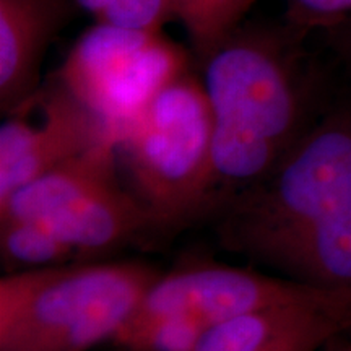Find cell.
Returning <instances> with one entry per match:
<instances>
[{
    "label": "cell",
    "mask_w": 351,
    "mask_h": 351,
    "mask_svg": "<svg viewBox=\"0 0 351 351\" xmlns=\"http://www.w3.org/2000/svg\"><path fill=\"white\" fill-rule=\"evenodd\" d=\"M341 293L287 276L221 263H187L161 274L132 315H187L207 327L267 307L322 301Z\"/></svg>",
    "instance_id": "7"
},
{
    "label": "cell",
    "mask_w": 351,
    "mask_h": 351,
    "mask_svg": "<svg viewBox=\"0 0 351 351\" xmlns=\"http://www.w3.org/2000/svg\"><path fill=\"white\" fill-rule=\"evenodd\" d=\"M293 2L311 21L339 19L351 12V0H293Z\"/></svg>",
    "instance_id": "16"
},
{
    "label": "cell",
    "mask_w": 351,
    "mask_h": 351,
    "mask_svg": "<svg viewBox=\"0 0 351 351\" xmlns=\"http://www.w3.org/2000/svg\"><path fill=\"white\" fill-rule=\"evenodd\" d=\"M207 328L187 315H130L111 341L125 351H195Z\"/></svg>",
    "instance_id": "13"
},
{
    "label": "cell",
    "mask_w": 351,
    "mask_h": 351,
    "mask_svg": "<svg viewBox=\"0 0 351 351\" xmlns=\"http://www.w3.org/2000/svg\"><path fill=\"white\" fill-rule=\"evenodd\" d=\"M346 345V351H351V343L348 345V343H345Z\"/></svg>",
    "instance_id": "18"
},
{
    "label": "cell",
    "mask_w": 351,
    "mask_h": 351,
    "mask_svg": "<svg viewBox=\"0 0 351 351\" xmlns=\"http://www.w3.org/2000/svg\"><path fill=\"white\" fill-rule=\"evenodd\" d=\"M77 8L95 19V23L119 28L163 32L176 20L174 0H73Z\"/></svg>",
    "instance_id": "14"
},
{
    "label": "cell",
    "mask_w": 351,
    "mask_h": 351,
    "mask_svg": "<svg viewBox=\"0 0 351 351\" xmlns=\"http://www.w3.org/2000/svg\"><path fill=\"white\" fill-rule=\"evenodd\" d=\"M106 138H117L51 77L0 125V202Z\"/></svg>",
    "instance_id": "8"
},
{
    "label": "cell",
    "mask_w": 351,
    "mask_h": 351,
    "mask_svg": "<svg viewBox=\"0 0 351 351\" xmlns=\"http://www.w3.org/2000/svg\"><path fill=\"white\" fill-rule=\"evenodd\" d=\"M117 160L158 234L208 215L213 112L200 75L191 69L148 103L117 140Z\"/></svg>",
    "instance_id": "4"
},
{
    "label": "cell",
    "mask_w": 351,
    "mask_h": 351,
    "mask_svg": "<svg viewBox=\"0 0 351 351\" xmlns=\"http://www.w3.org/2000/svg\"><path fill=\"white\" fill-rule=\"evenodd\" d=\"M213 217L228 251L296 282L351 291V91Z\"/></svg>",
    "instance_id": "1"
},
{
    "label": "cell",
    "mask_w": 351,
    "mask_h": 351,
    "mask_svg": "<svg viewBox=\"0 0 351 351\" xmlns=\"http://www.w3.org/2000/svg\"><path fill=\"white\" fill-rule=\"evenodd\" d=\"M322 51L328 52L340 69H343L351 91V15L339 19L314 21Z\"/></svg>",
    "instance_id": "15"
},
{
    "label": "cell",
    "mask_w": 351,
    "mask_h": 351,
    "mask_svg": "<svg viewBox=\"0 0 351 351\" xmlns=\"http://www.w3.org/2000/svg\"><path fill=\"white\" fill-rule=\"evenodd\" d=\"M83 257L67 241L26 218H0V258L7 274L78 262Z\"/></svg>",
    "instance_id": "11"
},
{
    "label": "cell",
    "mask_w": 351,
    "mask_h": 351,
    "mask_svg": "<svg viewBox=\"0 0 351 351\" xmlns=\"http://www.w3.org/2000/svg\"><path fill=\"white\" fill-rule=\"evenodd\" d=\"M26 218L72 244L83 257L155 234L142 202L127 187L117 138H106L0 202V218Z\"/></svg>",
    "instance_id": "5"
},
{
    "label": "cell",
    "mask_w": 351,
    "mask_h": 351,
    "mask_svg": "<svg viewBox=\"0 0 351 351\" xmlns=\"http://www.w3.org/2000/svg\"><path fill=\"white\" fill-rule=\"evenodd\" d=\"M191 70V54L163 32L95 23L54 73L119 140L155 96Z\"/></svg>",
    "instance_id": "6"
},
{
    "label": "cell",
    "mask_w": 351,
    "mask_h": 351,
    "mask_svg": "<svg viewBox=\"0 0 351 351\" xmlns=\"http://www.w3.org/2000/svg\"><path fill=\"white\" fill-rule=\"evenodd\" d=\"M78 10L73 0H0V111L25 106L41 88V65Z\"/></svg>",
    "instance_id": "10"
},
{
    "label": "cell",
    "mask_w": 351,
    "mask_h": 351,
    "mask_svg": "<svg viewBox=\"0 0 351 351\" xmlns=\"http://www.w3.org/2000/svg\"><path fill=\"white\" fill-rule=\"evenodd\" d=\"M351 328V293L267 307L208 327L195 351H317Z\"/></svg>",
    "instance_id": "9"
},
{
    "label": "cell",
    "mask_w": 351,
    "mask_h": 351,
    "mask_svg": "<svg viewBox=\"0 0 351 351\" xmlns=\"http://www.w3.org/2000/svg\"><path fill=\"white\" fill-rule=\"evenodd\" d=\"M326 351H346V345L341 343V341L339 340V337H337V339L328 341L326 346Z\"/></svg>",
    "instance_id": "17"
},
{
    "label": "cell",
    "mask_w": 351,
    "mask_h": 351,
    "mask_svg": "<svg viewBox=\"0 0 351 351\" xmlns=\"http://www.w3.org/2000/svg\"><path fill=\"white\" fill-rule=\"evenodd\" d=\"M313 21H244L199 60L213 112L208 215L265 179L324 111Z\"/></svg>",
    "instance_id": "2"
},
{
    "label": "cell",
    "mask_w": 351,
    "mask_h": 351,
    "mask_svg": "<svg viewBox=\"0 0 351 351\" xmlns=\"http://www.w3.org/2000/svg\"><path fill=\"white\" fill-rule=\"evenodd\" d=\"M254 3L256 0H174L176 20L184 25L197 60L243 25Z\"/></svg>",
    "instance_id": "12"
},
{
    "label": "cell",
    "mask_w": 351,
    "mask_h": 351,
    "mask_svg": "<svg viewBox=\"0 0 351 351\" xmlns=\"http://www.w3.org/2000/svg\"><path fill=\"white\" fill-rule=\"evenodd\" d=\"M161 271L70 262L0 278V351H88L112 340Z\"/></svg>",
    "instance_id": "3"
}]
</instances>
